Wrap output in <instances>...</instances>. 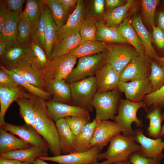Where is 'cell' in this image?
<instances>
[{
	"instance_id": "obj_1",
	"label": "cell",
	"mask_w": 164,
	"mask_h": 164,
	"mask_svg": "<svg viewBox=\"0 0 164 164\" xmlns=\"http://www.w3.org/2000/svg\"><path fill=\"white\" fill-rule=\"evenodd\" d=\"M34 111L35 128L47 142L53 156L61 155L58 130L48 113L45 100L35 96Z\"/></svg>"
},
{
	"instance_id": "obj_2",
	"label": "cell",
	"mask_w": 164,
	"mask_h": 164,
	"mask_svg": "<svg viewBox=\"0 0 164 164\" xmlns=\"http://www.w3.org/2000/svg\"><path fill=\"white\" fill-rule=\"evenodd\" d=\"M136 143L133 135L118 134L111 140L107 150L99 154L98 160L105 159L109 164L128 161L132 154L140 149V145Z\"/></svg>"
},
{
	"instance_id": "obj_3",
	"label": "cell",
	"mask_w": 164,
	"mask_h": 164,
	"mask_svg": "<svg viewBox=\"0 0 164 164\" xmlns=\"http://www.w3.org/2000/svg\"><path fill=\"white\" fill-rule=\"evenodd\" d=\"M141 108H143L146 111L148 109L143 101L135 103L127 99H120L118 114L114 120L120 127L123 135L126 136L133 135L134 132L132 128L133 122L137 127H143L142 121L137 115L138 111Z\"/></svg>"
},
{
	"instance_id": "obj_4",
	"label": "cell",
	"mask_w": 164,
	"mask_h": 164,
	"mask_svg": "<svg viewBox=\"0 0 164 164\" xmlns=\"http://www.w3.org/2000/svg\"><path fill=\"white\" fill-rule=\"evenodd\" d=\"M108 50L79 58L77 66L65 80L66 83L69 84L94 76L96 72L108 62Z\"/></svg>"
},
{
	"instance_id": "obj_5",
	"label": "cell",
	"mask_w": 164,
	"mask_h": 164,
	"mask_svg": "<svg viewBox=\"0 0 164 164\" xmlns=\"http://www.w3.org/2000/svg\"><path fill=\"white\" fill-rule=\"evenodd\" d=\"M118 89L106 92L97 91L92 101L95 109V119L98 122L108 119L114 120L118 113L120 100Z\"/></svg>"
},
{
	"instance_id": "obj_6",
	"label": "cell",
	"mask_w": 164,
	"mask_h": 164,
	"mask_svg": "<svg viewBox=\"0 0 164 164\" xmlns=\"http://www.w3.org/2000/svg\"><path fill=\"white\" fill-rule=\"evenodd\" d=\"M69 85L73 105L89 112L93 111L94 107L92 101L97 92L95 76L89 77Z\"/></svg>"
},
{
	"instance_id": "obj_7",
	"label": "cell",
	"mask_w": 164,
	"mask_h": 164,
	"mask_svg": "<svg viewBox=\"0 0 164 164\" xmlns=\"http://www.w3.org/2000/svg\"><path fill=\"white\" fill-rule=\"evenodd\" d=\"M77 60L68 54L48 60L45 68L41 71L46 83L56 79L65 80L73 68Z\"/></svg>"
},
{
	"instance_id": "obj_8",
	"label": "cell",
	"mask_w": 164,
	"mask_h": 164,
	"mask_svg": "<svg viewBox=\"0 0 164 164\" xmlns=\"http://www.w3.org/2000/svg\"><path fill=\"white\" fill-rule=\"evenodd\" d=\"M152 60L145 53L135 56L120 73V81L128 82L149 77Z\"/></svg>"
},
{
	"instance_id": "obj_9",
	"label": "cell",
	"mask_w": 164,
	"mask_h": 164,
	"mask_svg": "<svg viewBox=\"0 0 164 164\" xmlns=\"http://www.w3.org/2000/svg\"><path fill=\"white\" fill-rule=\"evenodd\" d=\"M133 135L135 141L138 143L140 149L138 152L145 157L153 158L160 161L164 157L162 153L164 149V141L160 137L157 139H152L145 136L143 131L138 128L134 130Z\"/></svg>"
},
{
	"instance_id": "obj_10",
	"label": "cell",
	"mask_w": 164,
	"mask_h": 164,
	"mask_svg": "<svg viewBox=\"0 0 164 164\" xmlns=\"http://www.w3.org/2000/svg\"><path fill=\"white\" fill-rule=\"evenodd\" d=\"M10 133L18 136L28 143L44 149H49L48 144L32 126L27 124L17 125L6 122L0 126Z\"/></svg>"
},
{
	"instance_id": "obj_11",
	"label": "cell",
	"mask_w": 164,
	"mask_h": 164,
	"mask_svg": "<svg viewBox=\"0 0 164 164\" xmlns=\"http://www.w3.org/2000/svg\"><path fill=\"white\" fill-rule=\"evenodd\" d=\"M118 89L124 93L126 99L135 103L142 101L145 96L152 92L149 78L128 82L120 81Z\"/></svg>"
},
{
	"instance_id": "obj_12",
	"label": "cell",
	"mask_w": 164,
	"mask_h": 164,
	"mask_svg": "<svg viewBox=\"0 0 164 164\" xmlns=\"http://www.w3.org/2000/svg\"><path fill=\"white\" fill-rule=\"evenodd\" d=\"M101 152L97 148L93 146L85 152L39 158L44 161L53 162L59 164H88L98 162V155Z\"/></svg>"
},
{
	"instance_id": "obj_13",
	"label": "cell",
	"mask_w": 164,
	"mask_h": 164,
	"mask_svg": "<svg viewBox=\"0 0 164 164\" xmlns=\"http://www.w3.org/2000/svg\"><path fill=\"white\" fill-rule=\"evenodd\" d=\"M3 66L19 74L33 86L43 90L45 88L46 83L41 71L32 67L24 59L5 64Z\"/></svg>"
},
{
	"instance_id": "obj_14",
	"label": "cell",
	"mask_w": 164,
	"mask_h": 164,
	"mask_svg": "<svg viewBox=\"0 0 164 164\" xmlns=\"http://www.w3.org/2000/svg\"><path fill=\"white\" fill-rule=\"evenodd\" d=\"M45 102L48 113L55 122L68 117L78 116L90 118V112L80 107L53 100L45 101Z\"/></svg>"
},
{
	"instance_id": "obj_15",
	"label": "cell",
	"mask_w": 164,
	"mask_h": 164,
	"mask_svg": "<svg viewBox=\"0 0 164 164\" xmlns=\"http://www.w3.org/2000/svg\"><path fill=\"white\" fill-rule=\"evenodd\" d=\"M121 132L120 127L114 121L107 120L98 122L91 141V147H96L101 151L114 136Z\"/></svg>"
},
{
	"instance_id": "obj_16",
	"label": "cell",
	"mask_w": 164,
	"mask_h": 164,
	"mask_svg": "<svg viewBox=\"0 0 164 164\" xmlns=\"http://www.w3.org/2000/svg\"><path fill=\"white\" fill-rule=\"evenodd\" d=\"M139 53L133 47L124 44L111 46L108 50V62L120 73L132 60Z\"/></svg>"
},
{
	"instance_id": "obj_17",
	"label": "cell",
	"mask_w": 164,
	"mask_h": 164,
	"mask_svg": "<svg viewBox=\"0 0 164 164\" xmlns=\"http://www.w3.org/2000/svg\"><path fill=\"white\" fill-rule=\"evenodd\" d=\"M94 76L97 92L103 93L118 89L120 73L108 62L96 72Z\"/></svg>"
},
{
	"instance_id": "obj_18",
	"label": "cell",
	"mask_w": 164,
	"mask_h": 164,
	"mask_svg": "<svg viewBox=\"0 0 164 164\" xmlns=\"http://www.w3.org/2000/svg\"><path fill=\"white\" fill-rule=\"evenodd\" d=\"M26 90L20 85L0 86V126L5 122V114L12 103L20 97L29 96L31 94Z\"/></svg>"
},
{
	"instance_id": "obj_19",
	"label": "cell",
	"mask_w": 164,
	"mask_h": 164,
	"mask_svg": "<svg viewBox=\"0 0 164 164\" xmlns=\"http://www.w3.org/2000/svg\"><path fill=\"white\" fill-rule=\"evenodd\" d=\"M84 16L83 1L78 0L75 9L70 15L66 23L58 29L56 42L60 41L76 31H80L81 25L84 19Z\"/></svg>"
},
{
	"instance_id": "obj_20",
	"label": "cell",
	"mask_w": 164,
	"mask_h": 164,
	"mask_svg": "<svg viewBox=\"0 0 164 164\" xmlns=\"http://www.w3.org/2000/svg\"><path fill=\"white\" fill-rule=\"evenodd\" d=\"M49 149L32 145L0 154V158L14 159L22 162L33 164L36 159L41 157L48 156Z\"/></svg>"
},
{
	"instance_id": "obj_21",
	"label": "cell",
	"mask_w": 164,
	"mask_h": 164,
	"mask_svg": "<svg viewBox=\"0 0 164 164\" xmlns=\"http://www.w3.org/2000/svg\"><path fill=\"white\" fill-rule=\"evenodd\" d=\"M23 59L41 71L45 68L48 60L44 51L33 39L27 43Z\"/></svg>"
},
{
	"instance_id": "obj_22",
	"label": "cell",
	"mask_w": 164,
	"mask_h": 164,
	"mask_svg": "<svg viewBox=\"0 0 164 164\" xmlns=\"http://www.w3.org/2000/svg\"><path fill=\"white\" fill-rule=\"evenodd\" d=\"M129 21L143 44L145 54L152 60L158 56L152 45L151 35L143 23L141 17L135 14Z\"/></svg>"
},
{
	"instance_id": "obj_23",
	"label": "cell",
	"mask_w": 164,
	"mask_h": 164,
	"mask_svg": "<svg viewBox=\"0 0 164 164\" xmlns=\"http://www.w3.org/2000/svg\"><path fill=\"white\" fill-rule=\"evenodd\" d=\"M55 123L59 135L61 153L67 155L76 152L75 135L71 131L66 119H60Z\"/></svg>"
},
{
	"instance_id": "obj_24",
	"label": "cell",
	"mask_w": 164,
	"mask_h": 164,
	"mask_svg": "<svg viewBox=\"0 0 164 164\" xmlns=\"http://www.w3.org/2000/svg\"><path fill=\"white\" fill-rule=\"evenodd\" d=\"M45 88L53 96V100L73 105L70 89L65 80L56 79L50 81L46 83Z\"/></svg>"
},
{
	"instance_id": "obj_25",
	"label": "cell",
	"mask_w": 164,
	"mask_h": 164,
	"mask_svg": "<svg viewBox=\"0 0 164 164\" xmlns=\"http://www.w3.org/2000/svg\"><path fill=\"white\" fill-rule=\"evenodd\" d=\"M81 38L79 31H76L61 40L56 42L50 54V59H53L68 54L81 43Z\"/></svg>"
},
{
	"instance_id": "obj_26",
	"label": "cell",
	"mask_w": 164,
	"mask_h": 164,
	"mask_svg": "<svg viewBox=\"0 0 164 164\" xmlns=\"http://www.w3.org/2000/svg\"><path fill=\"white\" fill-rule=\"evenodd\" d=\"M19 20V16L9 11V16L0 34V41L6 44L7 48L19 44L18 41Z\"/></svg>"
},
{
	"instance_id": "obj_27",
	"label": "cell",
	"mask_w": 164,
	"mask_h": 164,
	"mask_svg": "<svg viewBox=\"0 0 164 164\" xmlns=\"http://www.w3.org/2000/svg\"><path fill=\"white\" fill-rule=\"evenodd\" d=\"M111 46L107 43L96 40L81 43L72 50L69 54L76 58L94 55L108 50Z\"/></svg>"
},
{
	"instance_id": "obj_28",
	"label": "cell",
	"mask_w": 164,
	"mask_h": 164,
	"mask_svg": "<svg viewBox=\"0 0 164 164\" xmlns=\"http://www.w3.org/2000/svg\"><path fill=\"white\" fill-rule=\"evenodd\" d=\"M97 30L96 40L105 43H129L120 34L116 27L108 26L103 21H97Z\"/></svg>"
},
{
	"instance_id": "obj_29",
	"label": "cell",
	"mask_w": 164,
	"mask_h": 164,
	"mask_svg": "<svg viewBox=\"0 0 164 164\" xmlns=\"http://www.w3.org/2000/svg\"><path fill=\"white\" fill-rule=\"evenodd\" d=\"M97 122L94 119L92 121L85 125L80 132L75 135L74 145L76 152L86 151L91 148V141Z\"/></svg>"
},
{
	"instance_id": "obj_30",
	"label": "cell",
	"mask_w": 164,
	"mask_h": 164,
	"mask_svg": "<svg viewBox=\"0 0 164 164\" xmlns=\"http://www.w3.org/2000/svg\"><path fill=\"white\" fill-rule=\"evenodd\" d=\"M32 146L4 129L0 128V154Z\"/></svg>"
},
{
	"instance_id": "obj_31",
	"label": "cell",
	"mask_w": 164,
	"mask_h": 164,
	"mask_svg": "<svg viewBox=\"0 0 164 164\" xmlns=\"http://www.w3.org/2000/svg\"><path fill=\"white\" fill-rule=\"evenodd\" d=\"M121 35L139 53H145L143 44L129 21L126 18L117 27Z\"/></svg>"
},
{
	"instance_id": "obj_32",
	"label": "cell",
	"mask_w": 164,
	"mask_h": 164,
	"mask_svg": "<svg viewBox=\"0 0 164 164\" xmlns=\"http://www.w3.org/2000/svg\"><path fill=\"white\" fill-rule=\"evenodd\" d=\"M44 11L46 19L45 53L48 60H49L52 49L56 39L58 28L53 20L50 12L46 5Z\"/></svg>"
},
{
	"instance_id": "obj_33",
	"label": "cell",
	"mask_w": 164,
	"mask_h": 164,
	"mask_svg": "<svg viewBox=\"0 0 164 164\" xmlns=\"http://www.w3.org/2000/svg\"><path fill=\"white\" fill-rule=\"evenodd\" d=\"M161 108L158 107H152L150 110L146 111V118L149 120V127L147 128V134L153 139L160 137L162 126L161 123L163 120V113Z\"/></svg>"
},
{
	"instance_id": "obj_34",
	"label": "cell",
	"mask_w": 164,
	"mask_h": 164,
	"mask_svg": "<svg viewBox=\"0 0 164 164\" xmlns=\"http://www.w3.org/2000/svg\"><path fill=\"white\" fill-rule=\"evenodd\" d=\"M24 10L21 15L26 17L31 23L32 37L36 27L39 16L46 5L43 0H27Z\"/></svg>"
},
{
	"instance_id": "obj_35",
	"label": "cell",
	"mask_w": 164,
	"mask_h": 164,
	"mask_svg": "<svg viewBox=\"0 0 164 164\" xmlns=\"http://www.w3.org/2000/svg\"><path fill=\"white\" fill-rule=\"evenodd\" d=\"M135 1L128 0L123 5L109 9L104 16L106 25L117 27L126 18L128 10Z\"/></svg>"
},
{
	"instance_id": "obj_36",
	"label": "cell",
	"mask_w": 164,
	"mask_h": 164,
	"mask_svg": "<svg viewBox=\"0 0 164 164\" xmlns=\"http://www.w3.org/2000/svg\"><path fill=\"white\" fill-rule=\"evenodd\" d=\"M35 98V96L31 94L29 96L20 97L15 101L19 106L22 118L26 124L34 127Z\"/></svg>"
},
{
	"instance_id": "obj_37",
	"label": "cell",
	"mask_w": 164,
	"mask_h": 164,
	"mask_svg": "<svg viewBox=\"0 0 164 164\" xmlns=\"http://www.w3.org/2000/svg\"><path fill=\"white\" fill-rule=\"evenodd\" d=\"M49 8L52 18L58 29L67 22L70 15L68 11L60 3L59 0H44Z\"/></svg>"
},
{
	"instance_id": "obj_38",
	"label": "cell",
	"mask_w": 164,
	"mask_h": 164,
	"mask_svg": "<svg viewBox=\"0 0 164 164\" xmlns=\"http://www.w3.org/2000/svg\"><path fill=\"white\" fill-rule=\"evenodd\" d=\"M0 68L11 75L16 82L30 94L45 100H48L51 96L50 92L33 86L19 74L6 69L3 66L1 65Z\"/></svg>"
},
{
	"instance_id": "obj_39",
	"label": "cell",
	"mask_w": 164,
	"mask_h": 164,
	"mask_svg": "<svg viewBox=\"0 0 164 164\" xmlns=\"http://www.w3.org/2000/svg\"><path fill=\"white\" fill-rule=\"evenodd\" d=\"M97 30V21L94 17H89L84 19L79 31L81 38V43L96 40Z\"/></svg>"
},
{
	"instance_id": "obj_40",
	"label": "cell",
	"mask_w": 164,
	"mask_h": 164,
	"mask_svg": "<svg viewBox=\"0 0 164 164\" xmlns=\"http://www.w3.org/2000/svg\"><path fill=\"white\" fill-rule=\"evenodd\" d=\"M151 70L149 77L152 87V92L159 90L164 84V67L154 60L151 61Z\"/></svg>"
},
{
	"instance_id": "obj_41",
	"label": "cell",
	"mask_w": 164,
	"mask_h": 164,
	"mask_svg": "<svg viewBox=\"0 0 164 164\" xmlns=\"http://www.w3.org/2000/svg\"><path fill=\"white\" fill-rule=\"evenodd\" d=\"M32 34L30 22L26 17L21 15L18 25V43L24 44L29 43L32 40Z\"/></svg>"
},
{
	"instance_id": "obj_42",
	"label": "cell",
	"mask_w": 164,
	"mask_h": 164,
	"mask_svg": "<svg viewBox=\"0 0 164 164\" xmlns=\"http://www.w3.org/2000/svg\"><path fill=\"white\" fill-rule=\"evenodd\" d=\"M158 0H142V14L144 21L150 28L155 25L154 17L156 8L159 2Z\"/></svg>"
},
{
	"instance_id": "obj_43",
	"label": "cell",
	"mask_w": 164,
	"mask_h": 164,
	"mask_svg": "<svg viewBox=\"0 0 164 164\" xmlns=\"http://www.w3.org/2000/svg\"><path fill=\"white\" fill-rule=\"evenodd\" d=\"M44 7L39 17L36 27L32 37V39L34 40L43 48L45 52L46 49L45 32L46 19Z\"/></svg>"
},
{
	"instance_id": "obj_44",
	"label": "cell",
	"mask_w": 164,
	"mask_h": 164,
	"mask_svg": "<svg viewBox=\"0 0 164 164\" xmlns=\"http://www.w3.org/2000/svg\"><path fill=\"white\" fill-rule=\"evenodd\" d=\"M27 43H19L7 48L5 54L1 57L4 61L5 64L15 63L22 60Z\"/></svg>"
},
{
	"instance_id": "obj_45",
	"label": "cell",
	"mask_w": 164,
	"mask_h": 164,
	"mask_svg": "<svg viewBox=\"0 0 164 164\" xmlns=\"http://www.w3.org/2000/svg\"><path fill=\"white\" fill-rule=\"evenodd\" d=\"M146 107H164V84L159 90L147 94L143 101Z\"/></svg>"
},
{
	"instance_id": "obj_46",
	"label": "cell",
	"mask_w": 164,
	"mask_h": 164,
	"mask_svg": "<svg viewBox=\"0 0 164 164\" xmlns=\"http://www.w3.org/2000/svg\"><path fill=\"white\" fill-rule=\"evenodd\" d=\"M73 134L76 135L83 127L91 122L90 118L78 116L68 117L65 118Z\"/></svg>"
},
{
	"instance_id": "obj_47",
	"label": "cell",
	"mask_w": 164,
	"mask_h": 164,
	"mask_svg": "<svg viewBox=\"0 0 164 164\" xmlns=\"http://www.w3.org/2000/svg\"><path fill=\"white\" fill-rule=\"evenodd\" d=\"M128 160L131 164H161L160 160L145 157L138 152L132 154Z\"/></svg>"
},
{
	"instance_id": "obj_48",
	"label": "cell",
	"mask_w": 164,
	"mask_h": 164,
	"mask_svg": "<svg viewBox=\"0 0 164 164\" xmlns=\"http://www.w3.org/2000/svg\"><path fill=\"white\" fill-rule=\"evenodd\" d=\"M152 41L159 49H164V32L158 26H155V25L152 26Z\"/></svg>"
},
{
	"instance_id": "obj_49",
	"label": "cell",
	"mask_w": 164,
	"mask_h": 164,
	"mask_svg": "<svg viewBox=\"0 0 164 164\" xmlns=\"http://www.w3.org/2000/svg\"><path fill=\"white\" fill-rule=\"evenodd\" d=\"M9 10L20 16L22 11V7L25 0H3Z\"/></svg>"
},
{
	"instance_id": "obj_50",
	"label": "cell",
	"mask_w": 164,
	"mask_h": 164,
	"mask_svg": "<svg viewBox=\"0 0 164 164\" xmlns=\"http://www.w3.org/2000/svg\"><path fill=\"white\" fill-rule=\"evenodd\" d=\"M9 14V11L3 0L0 1V34L2 32Z\"/></svg>"
},
{
	"instance_id": "obj_51",
	"label": "cell",
	"mask_w": 164,
	"mask_h": 164,
	"mask_svg": "<svg viewBox=\"0 0 164 164\" xmlns=\"http://www.w3.org/2000/svg\"><path fill=\"white\" fill-rule=\"evenodd\" d=\"M19 85L13 78L1 68L0 70V86H17Z\"/></svg>"
},
{
	"instance_id": "obj_52",
	"label": "cell",
	"mask_w": 164,
	"mask_h": 164,
	"mask_svg": "<svg viewBox=\"0 0 164 164\" xmlns=\"http://www.w3.org/2000/svg\"><path fill=\"white\" fill-rule=\"evenodd\" d=\"M105 1L104 0H94L93 1V10L96 15L102 14L104 11Z\"/></svg>"
},
{
	"instance_id": "obj_53",
	"label": "cell",
	"mask_w": 164,
	"mask_h": 164,
	"mask_svg": "<svg viewBox=\"0 0 164 164\" xmlns=\"http://www.w3.org/2000/svg\"><path fill=\"white\" fill-rule=\"evenodd\" d=\"M126 1L123 0H106L105 1L106 6L109 9L123 5L126 3Z\"/></svg>"
},
{
	"instance_id": "obj_54",
	"label": "cell",
	"mask_w": 164,
	"mask_h": 164,
	"mask_svg": "<svg viewBox=\"0 0 164 164\" xmlns=\"http://www.w3.org/2000/svg\"><path fill=\"white\" fill-rule=\"evenodd\" d=\"M164 32V12H161L158 15L157 26Z\"/></svg>"
},
{
	"instance_id": "obj_55",
	"label": "cell",
	"mask_w": 164,
	"mask_h": 164,
	"mask_svg": "<svg viewBox=\"0 0 164 164\" xmlns=\"http://www.w3.org/2000/svg\"><path fill=\"white\" fill-rule=\"evenodd\" d=\"M22 162L14 159L0 158V164H20Z\"/></svg>"
},
{
	"instance_id": "obj_56",
	"label": "cell",
	"mask_w": 164,
	"mask_h": 164,
	"mask_svg": "<svg viewBox=\"0 0 164 164\" xmlns=\"http://www.w3.org/2000/svg\"><path fill=\"white\" fill-rule=\"evenodd\" d=\"M7 49L6 44L4 42L0 41V56H2L5 53Z\"/></svg>"
},
{
	"instance_id": "obj_57",
	"label": "cell",
	"mask_w": 164,
	"mask_h": 164,
	"mask_svg": "<svg viewBox=\"0 0 164 164\" xmlns=\"http://www.w3.org/2000/svg\"><path fill=\"white\" fill-rule=\"evenodd\" d=\"M154 61L161 66L164 67V56H157L154 59Z\"/></svg>"
},
{
	"instance_id": "obj_58",
	"label": "cell",
	"mask_w": 164,
	"mask_h": 164,
	"mask_svg": "<svg viewBox=\"0 0 164 164\" xmlns=\"http://www.w3.org/2000/svg\"><path fill=\"white\" fill-rule=\"evenodd\" d=\"M77 0H68L67 6L68 9H70L74 6L77 3Z\"/></svg>"
},
{
	"instance_id": "obj_59",
	"label": "cell",
	"mask_w": 164,
	"mask_h": 164,
	"mask_svg": "<svg viewBox=\"0 0 164 164\" xmlns=\"http://www.w3.org/2000/svg\"><path fill=\"white\" fill-rule=\"evenodd\" d=\"M33 164H49L40 158H38L34 162Z\"/></svg>"
},
{
	"instance_id": "obj_60",
	"label": "cell",
	"mask_w": 164,
	"mask_h": 164,
	"mask_svg": "<svg viewBox=\"0 0 164 164\" xmlns=\"http://www.w3.org/2000/svg\"><path fill=\"white\" fill-rule=\"evenodd\" d=\"M88 164H109L108 162V161L107 160H105V161L101 162H95L92 163Z\"/></svg>"
},
{
	"instance_id": "obj_61",
	"label": "cell",
	"mask_w": 164,
	"mask_h": 164,
	"mask_svg": "<svg viewBox=\"0 0 164 164\" xmlns=\"http://www.w3.org/2000/svg\"><path fill=\"white\" fill-rule=\"evenodd\" d=\"M111 164H131L128 160L126 161L122 162H116Z\"/></svg>"
},
{
	"instance_id": "obj_62",
	"label": "cell",
	"mask_w": 164,
	"mask_h": 164,
	"mask_svg": "<svg viewBox=\"0 0 164 164\" xmlns=\"http://www.w3.org/2000/svg\"><path fill=\"white\" fill-rule=\"evenodd\" d=\"M164 135V124L162 126L160 134V137Z\"/></svg>"
},
{
	"instance_id": "obj_63",
	"label": "cell",
	"mask_w": 164,
	"mask_h": 164,
	"mask_svg": "<svg viewBox=\"0 0 164 164\" xmlns=\"http://www.w3.org/2000/svg\"><path fill=\"white\" fill-rule=\"evenodd\" d=\"M20 164H31L26 162H22Z\"/></svg>"
},
{
	"instance_id": "obj_64",
	"label": "cell",
	"mask_w": 164,
	"mask_h": 164,
	"mask_svg": "<svg viewBox=\"0 0 164 164\" xmlns=\"http://www.w3.org/2000/svg\"><path fill=\"white\" fill-rule=\"evenodd\" d=\"M163 120H164V112L163 113Z\"/></svg>"
}]
</instances>
